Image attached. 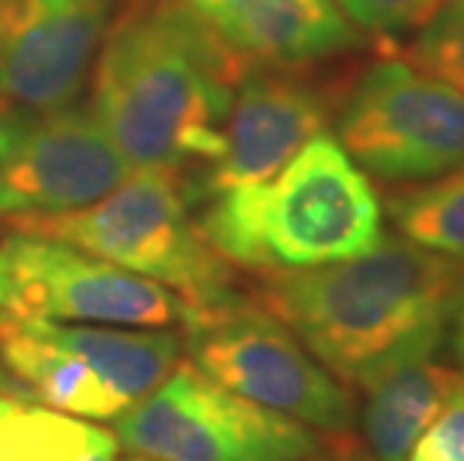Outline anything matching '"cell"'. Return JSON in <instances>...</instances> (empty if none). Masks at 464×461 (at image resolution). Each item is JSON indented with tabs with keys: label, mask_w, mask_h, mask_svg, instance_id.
<instances>
[{
	"label": "cell",
	"mask_w": 464,
	"mask_h": 461,
	"mask_svg": "<svg viewBox=\"0 0 464 461\" xmlns=\"http://www.w3.org/2000/svg\"><path fill=\"white\" fill-rule=\"evenodd\" d=\"M390 216L413 246L464 261V165L390 198Z\"/></svg>",
	"instance_id": "obj_16"
},
{
	"label": "cell",
	"mask_w": 464,
	"mask_h": 461,
	"mask_svg": "<svg viewBox=\"0 0 464 461\" xmlns=\"http://www.w3.org/2000/svg\"><path fill=\"white\" fill-rule=\"evenodd\" d=\"M344 18L369 34L399 36L426 27L443 0H335Z\"/></svg>",
	"instance_id": "obj_18"
},
{
	"label": "cell",
	"mask_w": 464,
	"mask_h": 461,
	"mask_svg": "<svg viewBox=\"0 0 464 461\" xmlns=\"http://www.w3.org/2000/svg\"><path fill=\"white\" fill-rule=\"evenodd\" d=\"M198 15L237 57L309 63L360 43L335 0H201Z\"/></svg>",
	"instance_id": "obj_13"
},
{
	"label": "cell",
	"mask_w": 464,
	"mask_h": 461,
	"mask_svg": "<svg viewBox=\"0 0 464 461\" xmlns=\"http://www.w3.org/2000/svg\"><path fill=\"white\" fill-rule=\"evenodd\" d=\"M114 431L39 405L27 392L0 399V461H117Z\"/></svg>",
	"instance_id": "obj_15"
},
{
	"label": "cell",
	"mask_w": 464,
	"mask_h": 461,
	"mask_svg": "<svg viewBox=\"0 0 464 461\" xmlns=\"http://www.w3.org/2000/svg\"><path fill=\"white\" fill-rule=\"evenodd\" d=\"M36 4H43V6H63V4H69V0H36Z\"/></svg>",
	"instance_id": "obj_25"
},
{
	"label": "cell",
	"mask_w": 464,
	"mask_h": 461,
	"mask_svg": "<svg viewBox=\"0 0 464 461\" xmlns=\"http://www.w3.org/2000/svg\"><path fill=\"white\" fill-rule=\"evenodd\" d=\"M183 348L201 375L252 405L324 431L353 423L351 392L264 306L237 297L201 312L183 327Z\"/></svg>",
	"instance_id": "obj_6"
},
{
	"label": "cell",
	"mask_w": 464,
	"mask_h": 461,
	"mask_svg": "<svg viewBox=\"0 0 464 461\" xmlns=\"http://www.w3.org/2000/svg\"><path fill=\"white\" fill-rule=\"evenodd\" d=\"M461 264L381 237L357 258L276 273L264 309L344 384L369 392L392 371L431 360L447 336Z\"/></svg>",
	"instance_id": "obj_2"
},
{
	"label": "cell",
	"mask_w": 464,
	"mask_h": 461,
	"mask_svg": "<svg viewBox=\"0 0 464 461\" xmlns=\"http://www.w3.org/2000/svg\"><path fill=\"white\" fill-rule=\"evenodd\" d=\"M339 144L381 180H434L464 165V96L417 63L381 61L353 84Z\"/></svg>",
	"instance_id": "obj_9"
},
{
	"label": "cell",
	"mask_w": 464,
	"mask_h": 461,
	"mask_svg": "<svg viewBox=\"0 0 464 461\" xmlns=\"http://www.w3.org/2000/svg\"><path fill=\"white\" fill-rule=\"evenodd\" d=\"M24 6H27V0H0V36L6 34V27L15 22Z\"/></svg>",
	"instance_id": "obj_22"
},
{
	"label": "cell",
	"mask_w": 464,
	"mask_h": 461,
	"mask_svg": "<svg viewBox=\"0 0 464 461\" xmlns=\"http://www.w3.org/2000/svg\"><path fill=\"white\" fill-rule=\"evenodd\" d=\"M123 461H150V458H141V456H130V458H123Z\"/></svg>",
	"instance_id": "obj_26"
},
{
	"label": "cell",
	"mask_w": 464,
	"mask_h": 461,
	"mask_svg": "<svg viewBox=\"0 0 464 461\" xmlns=\"http://www.w3.org/2000/svg\"><path fill=\"white\" fill-rule=\"evenodd\" d=\"M408 461H464V396L450 401L422 431Z\"/></svg>",
	"instance_id": "obj_19"
},
{
	"label": "cell",
	"mask_w": 464,
	"mask_h": 461,
	"mask_svg": "<svg viewBox=\"0 0 464 461\" xmlns=\"http://www.w3.org/2000/svg\"><path fill=\"white\" fill-rule=\"evenodd\" d=\"M464 396V369L422 360L369 389L362 431L374 461H408L413 444L440 410Z\"/></svg>",
	"instance_id": "obj_14"
},
{
	"label": "cell",
	"mask_w": 464,
	"mask_h": 461,
	"mask_svg": "<svg viewBox=\"0 0 464 461\" xmlns=\"http://www.w3.org/2000/svg\"><path fill=\"white\" fill-rule=\"evenodd\" d=\"M0 312L141 330L186 327L195 315L189 303L165 284L27 231H13L0 243Z\"/></svg>",
	"instance_id": "obj_8"
},
{
	"label": "cell",
	"mask_w": 464,
	"mask_h": 461,
	"mask_svg": "<svg viewBox=\"0 0 464 461\" xmlns=\"http://www.w3.org/2000/svg\"><path fill=\"white\" fill-rule=\"evenodd\" d=\"M447 332L452 339V348L464 362V276L459 282L456 293H452V303H450V323H447Z\"/></svg>",
	"instance_id": "obj_20"
},
{
	"label": "cell",
	"mask_w": 464,
	"mask_h": 461,
	"mask_svg": "<svg viewBox=\"0 0 464 461\" xmlns=\"http://www.w3.org/2000/svg\"><path fill=\"white\" fill-rule=\"evenodd\" d=\"M9 389H18V384H15L13 378H9V371H6V369H0V399H4Z\"/></svg>",
	"instance_id": "obj_24"
},
{
	"label": "cell",
	"mask_w": 464,
	"mask_h": 461,
	"mask_svg": "<svg viewBox=\"0 0 464 461\" xmlns=\"http://www.w3.org/2000/svg\"><path fill=\"white\" fill-rule=\"evenodd\" d=\"M114 0L27 6L0 36V108L43 111L75 102L100 52Z\"/></svg>",
	"instance_id": "obj_11"
},
{
	"label": "cell",
	"mask_w": 464,
	"mask_h": 461,
	"mask_svg": "<svg viewBox=\"0 0 464 461\" xmlns=\"http://www.w3.org/2000/svg\"><path fill=\"white\" fill-rule=\"evenodd\" d=\"M186 201L189 195L174 171L141 168L82 210L22 216L13 219V228L69 243L135 276L160 282L201 315L234 303L237 293L228 261L204 240Z\"/></svg>",
	"instance_id": "obj_4"
},
{
	"label": "cell",
	"mask_w": 464,
	"mask_h": 461,
	"mask_svg": "<svg viewBox=\"0 0 464 461\" xmlns=\"http://www.w3.org/2000/svg\"><path fill=\"white\" fill-rule=\"evenodd\" d=\"M413 63L464 96V0H447L413 43Z\"/></svg>",
	"instance_id": "obj_17"
},
{
	"label": "cell",
	"mask_w": 464,
	"mask_h": 461,
	"mask_svg": "<svg viewBox=\"0 0 464 461\" xmlns=\"http://www.w3.org/2000/svg\"><path fill=\"white\" fill-rule=\"evenodd\" d=\"M165 6H174V9H189V13H198L201 0H160Z\"/></svg>",
	"instance_id": "obj_23"
},
{
	"label": "cell",
	"mask_w": 464,
	"mask_h": 461,
	"mask_svg": "<svg viewBox=\"0 0 464 461\" xmlns=\"http://www.w3.org/2000/svg\"><path fill=\"white\" fill-rule=\"evenodd\" d=\"M114 437L150 461H300L321 449L309 426L252 405L177 362L160 387L123 417Z\"/></svg>",
	"instance_id": "obj_7"
},
{
	"label": "cell",
	"mask_w": 464,
	"mask_h": 461,
	"mask_svg": "<svg viewBox=\"0 0 464 461\" xmlns=\"http://www.w3.org/2000/svg\"><path fill=\"white\" fill-rule=\"evenodd\" d=\"M198 228L225 261L252 270H312L374 249L381 201L369 178L330 132L258 186L207 198Z\"/></svg>",
	"instance_id": "obj_3"
},
{
	"label": "cell",
	"mask_w": 464,
	"mask_h": 461,
	"mask_svg": "<svg viewBox=\"0 0 464 461\" xmlns=\"http://www.w3.org/2000/svg\"><path fill=\"white\" fill-rule=\"evenodd\" d=\"M300 461H374V458L357 453V449H330V453H318V449H314L312 456H305Z\"/></svg>",
	"instance_id": "obj_21"
},
{
	"label": "cell",
	"mask_w": 464,
	"mask_h": 461,
	"mask_svg": "<svg viewBox=\"0 0 464 461\" xmlns=\"http://www.w3.org/2000/svg\"><path fill=\"white\" fill-rule=\"evenodd\" d=\"M183 357L171 330L15 318L0 312V362L39 405L82 419H117Z\"/></svg>",
	"instance_id": "obj_5"
},
{
	"label": "cell",
	"mask_w": 464,
	"mask_h": 461,
	"mask_svg": "<svg viewBox=\"0 0 464 461\" xmlns=\"http://www.w3.org/2000/svg\"><path fill=\"white\" fill-rule=\"evenodd\" d=\"M132 174L91 105L0 108V216H57L105 198Z\"/></svg>",
	"instance_id": "obj_10"
},
{
	"label": "cell",
	"mask_w": 464,
	"mask_h": 461,
	"mask_svg": "<svg viewBox=\"0 0 464 461\" xmlns=\"http://www.w3.org/2000/svg\"><path fill=\"white\" fill-rule=\"evenodd\" d=\"M327 105L309 84L273 70L240 75L225 120V147L207 165L195 198L258 186L273 180L314 135L324 132Z\"/></svg>",
	"instance_id": "obj_12"
},
{
	"label": "cell",
	"mask_w": 464,
	"mask_h": 461,
	"mask_svg": "<svg viewBox=\"0 0 464 461\" xmlns=\"http://www.w3.org/2000/svg\"><path fill=\"white\" fill-rule=\"evenodd\" d=\"M237 63L198 13L132 4L105 31L91 108L132 171L210 165L225 147Z\"/></svg>",
	"instance_id": "obj_1"
}]
</instances>
